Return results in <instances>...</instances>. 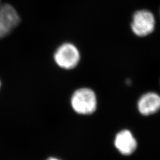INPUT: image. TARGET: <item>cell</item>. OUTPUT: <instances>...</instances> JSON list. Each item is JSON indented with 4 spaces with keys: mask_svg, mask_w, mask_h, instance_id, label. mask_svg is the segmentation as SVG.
I'll return each instance as SVG.
<instances>
[{
    "mask_svg": "<svg viewBox=\"0 0 160 160\" xmlns=\"http://www.w3.org/2000/svg\"><path fill=\"white\" fill-rule=\"evenodd\" d=\"M71 106L77 114L85 116L93 114L97 108L96 94L90 88H79L71 96Z\"/></svg>",
    "mask_w": 160,
    "mask_h": 160,
    "instance_id": "1",
    "label": "cell"
},
{
    "mask_svg": "<svg viewBox=\"0 0 160 160\" xmlns=\"http://www.w3.org/2000/svg\"><path fill=\"white\" fill-rule=\"evenodd\" d=\"M53 59L58 66L65 70H71L80 63L81 54L77 47L71 43H64L54 53Z\"/></svg>",
    "mask_w": 160,
    "mask_h": 160,
    "instance_id": "2",
    "label": "cell"
},
{
    "mask_svg": "<svg viewBox=\"0 0 160 160\" xmlns=\"http://www.w3.org/2000/svg\"><path fill=\"white\" fill-rule=\"evenodd\" d=\"M155 28V18L152 12L147 10H138L133 15L131 29L138 37H145L151 34Z\"/></svg>",
    "mask_w": 160,
    "mask_h": 160,
    "instance_id": "3",
    "label": "cell"
},
{
    "mask_svg": "<svg viewBox=\"0 0 160 160\" xmlns=\"http://www.w3.org/2000/svg\"><path fill=\"white\" fill-rule=\"evenodd\" d=\"M115 148L121 154L129 156L135 152L138 147L137 139L131 131L123 129L118 132L114 139Z\"/></svg>",
    "mask_w": 160,
    "mask_h": 160,
    "instance_id": "4",
    "label": "cell"
},
{
    "mask_svg": "<svg viewBox=\"0 0 160 160\" xmlns=\"http://www.w3.org/2000/svg\"><path fill=\"white\" fill-rule=\"evenodd\" d=\"M137 109L144 116L157 113L160 110V95L155 92H147L138 99Z\"/></svg>",
    "mask_w": 160,
    "mask_h": 160,
    "instance_id": "5",
    "label": "cell"
},
{
    "mask_svg": "<svg viewBox=\"0 0 160 160\" xmlns=\"http://www.w3.org/2000/svg\"><path fill=\"white\" fill-rule=\"evenodd\" d=\"M0 19L3 26L10 33L20 22V17L13 6L10 4H0Z\"/></svg>",
    "mask_w": 160,
    "mask_h": 160,
    "instance_id": "6",
    "label": "cell"
},
{
    "mask_svg": "<svg viewBox=\"0 0 160 160\" xmlns=\"http://www.w3.org/2000/svg\"><path fill=\"white\" fill-rule=\"evenodd\" d=\"M0 4H1V0H0ZM10 33L4 28L0 19V39L5 38Z\"/></svg>",
    "mask_w": 160,
    "mask_h": 160,
    "instance_id": "7",
    "label": "cell"
},
{
    "mask_svg": "<svg viewBox=\"0 0 160 160\" xmlns=\"http://www.w3.org/2000/svg\"><path fill=\"white\" fill-rule=\"evenodd\" d=\"M46 160H59L57 158H55V157H51V158H49L48 159H47Z\"/></svg>",
    "mask_w": 160,
    "mask_h": 160,
    "instance_id": "8",
    "label": "cell"
},
{
    "mask_svg": "<svg viewBox=\"0 0 160 160\" xmlns=\"http://www.w3.org/2000/svg\"><path fill=\"white\" fill-rule=\"evenodd\" d=\"M1 81H0V88H1Z\"/></svg>",
    "mask_w": 160,
    "mask_h": 160,
    "instance_id": "9",
    "label": "cell"
}]
</instances>
